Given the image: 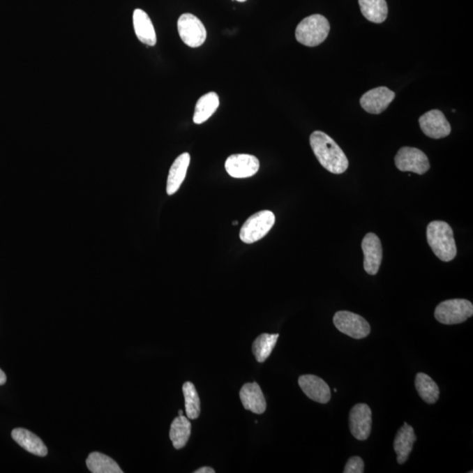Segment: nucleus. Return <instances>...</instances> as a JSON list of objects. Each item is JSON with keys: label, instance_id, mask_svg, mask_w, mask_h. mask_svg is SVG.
<instances>
[{"label": "nucleus", "instance_id": "nucleus-27", "mask_svg": "<svg viewBox=\"0 0 473 473\" xmlns=\"http://www.w3.org/2000/svg\"><path fill=\"white\" fill-rule=\"evenodd\" d=\"M365 472L364 461L361 458L352 457L349 458L344 470L345 473H363Z\"/></svg>", "mask_w": 473, "mask_h": 473}, {"label": "nucleus", "instance_id": "nucleus-7", "mask_svg": "<svg viewBox=\"0 0 473 473\" xmlns=\"http://www.w3.org/2000/svg\"><path fill=\"white\" fill-rule=\"evenodd\" d=\"M177 27L181 40L188 47H200L207 40V32L204 24L191 13L181 15Z\"/></svg>", "mask_w": 473, "mask_h": 473}, {"label": "nucleus", "instance_id": "nucleus-2", "mask_svg": "<svg viewBox=\"0 0 473 473\" xmlns=\"http://www.w3.org/2000/svg\"><path fill=\"white\" fill-rule=\"evenodd\" d=\"M427 241L432 251L442 262H451L457 256L453 230L446 222L430 223L427 227Z\"/></svg>", "mask_w": 473, "mask_h": 473}, {"label": "nucleus", "instance_id": "nucleus-5", "mask_svg": "<svg viewBox=\"0 0 473 473\" xmlns=\"http://www.w3.org/2000/svg\"><path fill=\"white\" fill-rule=\"evenodd\" d=\"M276 223V216L270 211L257 212L243 225L239 238L246 244H253L265 236Z\"/></svg>", "mask_w": 473, "mask_h": 473}, {"label": "nucleus", "instance_id": "nucleus-21", "mask_svg": "<svg viewBox=\"0 0 473 473\" xmlns=\"http://www.w3.org/2000/svg\"><path fill=\"white\" fill-rule=\"evenodd\" d=\"M191 434V423L188 418L183 414L174 418L171 424L170 437L172 441L173 446L177 450L183 448L190 440Z\"/></svg>", "mask_w": 473, "mask_h": 473}, {"label": "nucleus", "instance_id": "nucleus-24", "mask_svg": "<svg viewBox=\"0 0 473 473\" xmlns=\"http://www.w3.org/2000/svg\"><path fill=\"white\" fill-rule=\"evenodd\" d=\"M87 467L93 473H122L123 471L112 458L100 452H92L87 460Z\"/></svg>", "mask_w": 473, "mask_h": 473}, {"label": "nucleus", "instance_id": "nucleus-25", "mask_svg": "<svg viewBox=\"0 0 473 473\" xmlns=\"http://www.w3.org/2000/svg\"><path fill=\"white\" fill-rule=\"evenodd\" d=\"M278 338L279 334L264 333L255 339L253 344V353L257 361L263 363L269 358Z\"/></svg>", "mask_w": 473, "mask_h": 473}, {"label": "nucleus", "instance_id": "nucleus-9", "mask_svg": "<svg viewBox=\"0 0 473 473\" xmlns=\"http://www.w3.org/2000/svg\"><path fill=\"white\" fill-rule=\"evenodd\" d=\"M350 430L352 436L359 441L368 440L371 434L373 416L368 405L359 403L352 407L349 416Z\"/></svg>", "mask_w": 473, "mask_h": 473}, {"label": "nucleus", "instance_id": "nucleus-32", "mask_svg": "<svg viewBox=\"0 0 473 473\" xmlns=\"http://www.w3.org/2000/svg\"><path fill=\"white\" fill-rule=\"evenodd\" d=\"M236 1H239V2H245L246 0H236Z\"/></svg>", "mask_w": 473, "mask_h": 473}, {"label": "nucleus", "instance_id": "nucleus-18", "mask_svg": "<svg viewBox=\"0 0 473 473\" xmlns=\"http://www.w3.org/2000/svg\"><path fill=\"white\" fill-rule=\"evenodd\" d=\"M190 156L188 153H181L174 160L171 166L167 177V193L169 195L176 194L183 184L186 177L188 166H190Z\"/></svg>", "mask_w": 473, "mask_h": 473}, {"label": "nucleus", "instance_id": "nucleus-6", "mask_svg": "<svg viewBox=\"0 0 473 473\" xmlns=\"http://www.w3.org/2000/svg\"><path fill=\"white\" fill-rule=\"evenodd\" d=\"M333 323L337 330L355 339L365 338L371 332V327L364 317L350 311H338Z\"/></svg>", "mask_w": 473, "mask_h": 473}, {"label": "nucleus", "instance_id": "nucleus-12", "mask_svg": "<svg viewBox=\"0 0 473 473\" xmlns=\"http://www.w3.org/2000/svg\"><path fill=\"white\" fill-rule=\"evenodd\" d=\"M364 253V269L370 276L379 272L383 258V249L379 236L375 233H368L362 241Z\"/></svg>", "mask_w": 473, "mask_h": 473}, {"label": "nucleus", "instance_id": "nucleus-10", "mask_svg": "<svg viewBox=\"0 0 473 473\" xmlns=\"http://www.w3.org/2000/svg\"><path fill=\"white\" fill-rule=\"evenodd\" d=\"M419 125L424 135L431 139L440 140L450 135L451 126L443 112L431 110L419 119Z\"/></svg>", "mask_w": 473, "mask_h": 473}, {"label": "nucleus", "instance_id": "nucleus-26", "mask_svg": "<svg viewBox=\"0 0 473 473\" xmlns=\"http://www.w3.org/2000/svg\"><path fill=\"white\" fill-rule=\"evenodd\" d=\"M183 392L187 417L190 420L197 419L200 416L201 403L194 384L190 382H185L183 386Z\"/></svg>", "mask_w": 473, "mask_h": 473}, {"label": "nucleus", "instance_id": "nucleus-14", "mask_svg": "<svg viewBox=\"0 0 473 473\" xmlns=\"http://www.w3.org/2000/svg\"><path fill=\"white\" fill-rule=\"evenodd\" d=\"M298 383L308 398L318 403L325 404L330 402L331 393L330 386L320 377L306 375H301Z\"/></svg>", "mask_w": 473, "mask_h": 473}, {"label": "nucleus", "instance_id": "nucleus-29", "mask_svg": "<svg viewBox=\"0 0 473 473\" xmlns=\"http://www.w3.org/2000/svg\"><path fill=\"white\" fill-rule=\"evenodd\" d=\"M6 382V373L3 372L1 369H0V386L4 385Z\"/></svg>", "mask_w": 473, "mask_h": 473}, {"label": "nucleus", "instance_id": "nucleus-11", "mask_svg": "<svg viewBox=\"0 0 473 473\" xmlns=\"http://www.w3.org/2000/svg\"><path fill=\"white\" fill-rule=\"evenodd\" d=\"M225 170L233 178H248L255 176L260 170L258 158L251 154L238 153L229 156L225 162Z\"/></svg>", "mask_w": 473, "mask_h": 473}, {"label": "nucleus", "instance_id": "nucleus-31", "mask_svg": "<svg viewBox=\"0 0 473 473\" xmlns=\"http://www.w3.org/2000/svg\"><path fill=\"white\" fill-rule=\"evenodd\" d=\"M179 416H181V414H183V410H179Z\"/></svg>", "mask_w": 473, "mask_h": 473}, {"label": "nucleus", "instance_id": "nucleus-30", "mask_svg": "<svg viewBox=\"0 0 473 473\" xmlns=\"http://www.w3.org/2000/svg\"><path fill=\"white\" fill-rule=\"evenodd\" d=\"M238 224H239L238 221H234V222L232 223L233 225H236Z\"/></svg>", "mask_w": 473, "mask_h": 473}, {"label": "nucleus", "instance_id": "nucleus-17", "mask_svg": "<svg viewBox=\"0 0 473 473\" xmlns=\"http://www.w3.org/2000/svg\"><path fill=\"white\" fill-rule=\"evenodd\" d=\"M133 27L137 38L144 44L154 46L157 42L156 30L149 15L142 9H135L133 15Z\"/></svg>", "mask_w": 473, "mask_h": 473}, {"label": "nucleus", "instance_id": "nucleus-22", "mask_svg": "<svg viewBox=\"0 0 473 473\" xmlns=\"http://www.w3.org/2000/svg\"><path fill=\"white\" fill-rule=\"evenodd\" d=\"M362 15L369 22L380 24L385 22L389 8L386 0H359Z\"/></svg>", "mask_w": 473, "mask_h": 473}, {"label": "nucleus", "instance_id": "nucleus-20", "mask_svg": "<svg viewBox=\"0 0 473 473\" xmlns=\"http://www.w3.org/2000/svg\"><path fill=\"white\" fill-rule=\"evenodd\" d=\"M219 106V98L215 92H209L200 98L195 105L193 121L201 125L208 121Z\"/></svg>", "mask_w": 473, "mask_h": 473}, {"label": "nucleus", "instance_id": "nucleus-23", "mask_svg": "<svg viewBox=\"0 0 473 473\" xmlns=\"http://www.w3.org/2000/svg\"><path fill=\"white\" fill-rule=\"evenodd\" d=\"M416 389L421 398L428 404L436 403L440 399V387L426 373H417Z\"/></svg>", "mask_w": 473, "mask_h": 473}, {"label": "nucleus", "instance_id": "nucleus-4", "mask_svg": "<svg viewBox=\"0 0 473 473\" xmlns=\"http://www.w3.org/2000/svg\"><path fill=\"white\" fill-rule=\"evenodd\" d=\"M473 315V305L465 299L442 301L435 310V317L440 323L447 325L464 323Z\"/></svg>", "mask_w": 473, "mask_h": 473}, {"label": "nucleus", "instance_id": "nucleus-28", "mask_svg": "<svg viewBox=\"0 0 473 473\" xmlns=\"http://www.w3.org/2000/svg\"><path fill=\"white\" fill-rule=\"evenodd\" d=\"M195 473H215L213 469L211 467H202L198 469L197 471L195 472Z\"/></svg>", "mask_w": 473, "mask_h": 473}, {"label": "nucleus", "instance_id": "nucleus-1", "mask_svg": "<svg viewBox=\"0 0 473 473\" xmlns=\"http://www.w3.org/2000/svg\"><path fill=\"white\" fill-rule=\"evenodd\" d=\"M310 142L318 162L329 172L340 174L347 170L349 160L344 151L326 133L321 131L312 133Z\"/></svg>", "mask_w": 473, "mask_h": 473}, {"label": "nucleus", "instance_id": "nucleus-8", "mask_svg": "<svg viewBox=\"0 0 473 473\" xmlns=\"http://www.w3.org/2000/svg\"><path fill=\"white\" fill-rule=\"evenodd\" d=\"M394 163L397 169L403 172L423 174L430 169L426 154L416 147H402L394 158Z\"/></svg>", "mask_w": 473, "mask_h": 473}, {"label": "nucleus", "instance_id": "nucleus-19", "mask_svg": "<svg viewBox=\"0 0 473 473\" xmlns=\"http://www.w3.org/2000/svg\"><path fill=\"white\" fill-rule=\"evenodd\" d=\"M13 440L26 451L39 457L47 455V448L39 437L26 428H15L12 431Z\"/></svg>", "mask_w": 473, "mask_h": 473}, {"label": "nucleus", "instance_id": "nucleus-3", "mask_svg": "<svg viewBox=\"0 0 473 473\" xmlns=\"http://www.w3.org/2000/svg\"><path fill=\"white\" fill-rule=\"evenodd\" d=\"M331 26L328 20L321 15H313L301 20L296 29L298 43L307 47H317L327 39Z\"/></svg>", "mask_w": 473, "mask_h": 473}, {"label": "nucleus", "instance_id": "nucleus-16", "mask_svg": "<svg viewBox=\"0 0 473 473\" xmlns=\"http://www.w3.org/2000/svg\"><path fill=\"white\" fill-rule=\"evenodd\" d=\"M416 441V436L414 434V428L404 423L403 426L397 432L393 442V449L397 454L398 464L403 465L409 459Z\"/></svg>", "mask_w": 473, "mask_h": 473}, {"label": "nucleus", "instance_id": "nucleus-13", "mask_svg": "<svg viewBox=\"0 0 473 473\" xmlns=\"http://www.w3.org/2000/svg\"><path fill=\"white\" fill-rule=\"evenodd\" d=\"M396 98V93L386 87H378L366 92L361 98V107L371 114H380L386 111Z\"/></svg>", "mask_w": 473, "mask_h": 473}, {"label": "nucleus", "instance_id": "nucleus-15", "mask_svg": "<svg viewBox=\"0 0 473 473\" xmlns=\"http://www.w3.org/2000/svg\"><path fill=\"white\" fill-rule=\"evenodd\" d=\"M239 396L246 410L258 414L265 412L266 403L259 384L256 382L245 384L242 386Z\"/></svg>", "mask_w": 473, "mask_h": 473}]
</instances>
